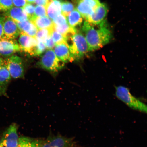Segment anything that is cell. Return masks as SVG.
<instances>
[{
  "mask_svg": "<svg viewBox=\"0 0 147 147\" xmlns=\"http://www.w3.org/2000/svg\"><path fill=\"white\" fill-rule=\"evenodd\" d=\"M88 47L89 52L101 48L109 43L112 38L111 31L106 20L98 25H93L86 21L82 27Z\"/></svg>",
  "mask_w": 147,
  "mask_h": 147,
  "instance_id": "1",
  "label": "cell"
},
{
  "mask_svg": "<svg viewBox=\"0 0 147 147\" xmlns=\"http://www.w3.org/2000/svg\"><path fill=\"white\" fill-rule=\"evenodd\" d=\"M67 43L74 60L81 59L89 52L85 36L78 30L72 36L67 38Z\"/></svg>",
  "mask_w": 147,
  "mask_h": 147,
  "instance_id": "2",
  "label": "cell"
},
{
  "mask_svg": "<svg viewBox=\"0 0 147 147\" xmlns=\"http://www.w3.org/2000/svg\"><path fill=\"white\" fill-rule=\"evenodd\" d=\"M115 95L117 98L131 109L147 113L146 105L134 96L127 88L123 86L116 87Z\"/></svg>",
  "mask_w": 147,
  "mask_h": 147,
  "instance_id": "3",
  "label": "cell"
},
{
  "mask_svg": "<svg viewBox=\"0 0 147 147\" xmlns=\"http://www.w3.org/2000/svg\"><path fill=\"white\" fill-rule=\"evenodd\" d=\"M65 63L59 59L53 49H48L38 62L42 68L52 72H57L63 68Z\"/></svg>",
  "mask_w": 147,
  "mask_h": 147,
  "instance_id": "4",
  "label": "cell"
},
{
  "mask_svg": "<svg viewBox=\"0 0 147 147\" xmlns=\"http://www.w3.org/2000/svg\"><path fill=\"white\" fill-rule=\"evenodd\" d=\"M42 147H82L78 144L74 139L63 136L58 134L49 136L47 139L43 140Z\"/></svg>",
  "mask_w": 147,
  "mask_h": 147,
  "instance_id": "5",
  "label": "cell"
},
{
  "mask_svg": "<svg viewBox=\"0 0 147 147\" xmlns=\"http://www.w3.org/2000/svg\"><path fill=\"white\" fill-rule=\"evenodd\" d=\"M11 76L14 79L22 78L24 69L22 59L16 55H12L5 61Z\"/></svg>",
  "mask_w": 147,
  "mask_h": 147,
  "instance_id": "6",
  "label": "cell"
},
{
  "mask_svg": "<svg viewBox=\"0 0 147 147\" xmlns=\"http://www.w3.org/2000/svg\"><path fill=\"white\" fill-rule=\"evenodd\" d=\"M18 127L15 123L11 125L3 134L0 142L4 147H16L17 146L18 136Z\"/></svg>",
  "mask_w": 147,
  "mask_h": 147,
  "instance_id": "7",
  "label": "cell"
},
{
  "mask_svg": "<svg viewBox=\"0 0 147 147\" xmlns=\"http://www.w3.org/2000/svg\"><path fill=\"white\" fill-rule=\"evenodd\" d=\"M20 49L32 56H35L38 41L35 37L20 34L18 39Z\"/></svg>",
  "mask_w": 147,
  "mask_h": 147,
  "instance_id": "8",
  "label": "cell"
},
{
  "mask_svg": "<svg viewBox=\"0 0 147 147\" xmlns=\"http://www.w3.org/2000/svg\"><path fill=\"white\" fill-rule=\"evenodd\" d=\"M21 51L17 41L3 36L0 39V55L4 56H11Z\"/></svg>",
  "mask_w": 147,
  "mask_h": 147,
  "instance_id": "9",
  "label": "cell"
},
{
  "mask_svg": "<svg viewBox=\"0 0 147 147\" xmlns=\"http://www.w3.org/2000/svg\"><path fill=\"white\" fill-rule=\"evenodd\" d=\"M5 16L3 25V36L9 39H15L20 34V30L13 20Z\"/></svg>",
  "mask_w": 147,
  "mask_h": 147,
  "instance_id": "10",
  "label": "cell"
},
{
  "mask_svg": "<svg viewBox=\"0 0 147 147\" xmlns=\"http://www.w3.org/2000/svg\"><path fill=\"white\" fill-rule=\"evenodd\" d=\"M108 12L107 6L101 3L86 20L93 25H98L105 21Z\"/></svg>",
  "mask_w": 147,
  "mask_h": 147,
  "instance_id": "11",
  "label": "cell"
},
{
  "mask_svg": "<svg viewBox=\"0 0 147 147\" xmlns=\"http://www.w3.org/2000/svg\"><path fill=\"white\" fill-rule=\"evenodd\" d=\"M54 49L57 57L64 63L72 62L74 60L67 42L55 45Z\"/></svg>",
  "mask_w": 147,
  "mask_h": 147,
  "instance_id": "12",
  "label": "cell"
},
{
  "mask_svg": "<svg viewBox=\"0 0 147 147\" xmlns=\"http://www.w3.org/2000/svg\"><path fill=\"white\" fill-rule=\"evenodd\" d=\"M11 77L5 62L4 61L0 67V95H6L7 87L11 80Z\"/></svg>",
  "mask_w": 147,
  "mask_h": 147,
  "instance_id": "13",
  "label": "cell"
},
{
  "mask_svg": "<svg viewBox=\"0 0 147 147\" xmlns=\"http://www.w3.org/2000/svg\"><path fill=\"white\" fill-rule=\"evenodd\" d=\"M15 22L20 30V34H25L35 38L38 29L30 20H28L22 22Z\"/></svg>",
  "mask_w": 147,
  "mask_h": 147,
  "instance_id": "14",
  "label": "cell"
},
{
  "mask_svg": "<svg viewBox=\"0 0 147 147\" xmlns=\"http://www.w3.org/2000/svg\"><path fill=\"white\" fill-rule=\"evenodd\" d=\"M47 16L52 20L61 14V3L60 0H50L46 8Z\"/></svg>",
  "mask_w": 147,
  "mask_h": 147,
  "instance_id": "15",
  "label": "cell"
},
{
  "mask_svg": "<svg viewBox=\"0 0 147 147\" xmlns=\"http://www.w3.org/2000/svg\"><path fill=\"white\" fill-rule=\"evenodd\" d=\"M5 16L10 17L15 22H22L29 20L23 9L19 7H13L5 13Z\"/></svg>",
  "mask_w": 147,
  "mask_h": 147,
  "instance_id": "16",
  "label": "cell"
},
{
  "mask_svg": "<svg viewBox=\"0 0 147 147\" xmlns=\"http://www.w3.org/2000/svg\"><path fill=\"white\" fill-rule=\"evenodd\" d=\"M38 29L44 28H51L54 26V24L50 18L47 16L43 17L35 16L30 20Z\"/></svg>",
  "mask_w": 147,
  "mask_h": 147,
  "instance_id": "17",
  "label": "cell"
},
{
  "mask_svg": "<svg viewBox=\"0 0 147 147\" xmlns=\"http://www.w3.org/2000/svg\"><path fill=\"white\" fill-rule=\"evenodd\" d=\"M76 9L86 20L94 11L91 5L85 0H78Z\"/></svg>",
  "mask_w": 147,
  "mask_h": 147,
  "instance_id": "18",
  "label": "cell"
},
{
  "mask_svg": "<svg viewBox=\"0 0 147 147\" xmlns=\"http://www.w3.org/2000/svg\"><path fill=\"white\" fill-rule=\"evenodd\" d=\"M66 18L69 26L76 29V27L82 24L84 18L76 9L70 13Z\"/></svg>",
  "mask_w": 147,
  "mask_h": 147,
  "instance_id": "19",
  "label": "cell"
},
{
  "mask_svg": "<svg viewBox=\"0 0 147 147\" xmlns=\"http://www.w3.org/2000/svg\"><path fill=\"white\" fill-rule=\"evenodd\" d=\"M54 28L55 30L61 34L66 39L72 36L77 31L76 29L70 26L67 23L60 25L54 24Z\"/></svg>",
  "mask_w": 147,
  "mask_h": 147,
  "instance_id": "20",
  "label": "cell"
},
{
  "mask_svg": "<svg viewBox=\"0 0 147 147\" xmlns=\"http://www.w3.org/2000/svg\"><path fill=\"white\" fill-rule=\"evenodd\" d=\"M54 28H44L38 29L35 38L38 41L45 42V40L51 36V33Z\"/></svg>",
  "mask_w": 147,
  "mask_h": 147,
  "instance_id": "21",
  "label": "cell"
},
{
  "mask_svg": "<svg viewBox=\"0 0 147 147\" xmlns=\"http://www.w3.org/2000/svg\"><path fill=\"white\" fill-rule=\"evenodd\" d=\"M74 9V7L72 3L67 1L61 3V14L66 17Z\"/></svg>",
  "mask_w": 147,
  "mask_h": 147,
  "instance_id": "22",
  "label": "cell"
},
{
  "mask_svg": "<svg viewBox=\"0 0 147 147\" xmlns=\"http://www.w3.org/2000/svg\"><path fill=\"white\" fill-rule=\"evenodd\" d=\"M51 36L55 45L64 42H67L66 38L64 37L60 33L57 32L55 29H53L51 33Z\"/></svg>",
  "mask_w": 147,
  "mask_h": 147,
  "instance_id": "23",
  "label": "cell"
},
{
  "mask_svg": "<svg viewBox=\"0 0 147 147\" xmlns=\"http://www.w3.org/2000/svg\"><path fill=\"white\" fill-rule=\"evenodd\" d=\"M13 7L12 0H0V11L7 12Z\"/></svg>",
  "mask_w": 147,
  "mask_h": 147,
  "instance_id": "24",
  "label": "cell"
},
{
  "mask_svg": "<svg viewBox=\"0 0 147 147\" xmlns=\"http://www.w3.org/2000/svg\"><path fill=\"white\" fill-rule=\"evenodd\" d=\"M23 8L29 20H31L36 16L34 13L35 7L34 5L28 3Z\"/></svg>",
  "mask_w": 147,
  "mask_h": 147,
  "instance_id": "25",
  "label": "cell"
},
{
  "mask_svg": "<svg viewBox=\"0 0 147 147\" xmlns=\"http://www.w3.org/2000/svg\"><path fill=\"white\" fill-rule=\"evenodd\" d=\"M34 13L36 17H43L47 16L45 7L42 5H37L35 8Z\"/></svg>",
  "mask_w": 147,
  "mask_h": 147,
  "instance_id": "26",
  "label": "cell"
},
{
  "mask_svg": "<svg viewBox=\"0 0 147 147\" xmlns=\"http://www.w3.org/2000/svg\"><path fill=\"white\" fill-rule=\"evenodd\" d=\"M33 139L27 137H21L18 140V144L16 147H27Z\"/></svg>",
  "mask_w": 147,
  "mask_h": 147,
  "instance_id": "27",
  "label": "cell"
},
{
  "mask_svg": "<svg viewBox=\"0 0 147 147\" xmlns=\"http://www.w3.org/2000/svg\"><path fill=\"white\" fill-rule=\"evenodd\" d=\"M47 49L45 43L41 41H38L37 45L35 56H39L45 52Z\"/></svg>",
  "mask_w": 147,
  "mask_h": 147,
  "instance_id": "28",
  "label": "cell"
},
{
  "mask_svg": "<svg viewBox=\"0 0 147 147\" xmlns=\"http://www.w3.org/2000/svg\"><path fill=\"white\" fill-rule=\"evenodd\" d=\"M54 24L60 25L67 23V18L63 14H61L53 20Z\"/></svg>",
  "mask_w": 147,
  "mask_h": 147,
  "instance_id": "29",
  "label": "cell"
},
{
  "mask_svg": "<svg viewBox=\"0 0 147 147\" xmlns=\"http://www.w3.org/2000/svg\"><path fill=\"white\" fill-rule=\"evenodd\" d=\"M44 43L47 49H53L54 48L55 46V44L53 41L51 36L48 37L45 40Z\"/></svg>",
  "mask_w": 147,
  "mask_h": 147,
  "instance_id": "30",
  "label": "cell"
},
{
  "mask_svg": "<svg viewBox=\"0 0 147 147\" xmlns=\"http://www.w3.org/2000/svg\"><path fill=\"white\" fill-rule=\"evenodd\" d=\"M43 140L33 139L27 147H42Z\"/></svg>",
  "mask_w": 147,
  "mask_h": 147,
  "instance_id": "31",
  "label": "cell"
},
{
  "mask_svg": "<svg viewBox=\"0 0 147 147\" xmlns=\"http://www.w3.org/2000/svg\"><path fill=\"white\" fill-rule=\"evenodd\" d=\"M13 3L16 7H23L27 4L26 0H12Z\"/></svg>",
  "mask_w": 147,
  "mask_h": 147,
  "instance_id": "32",
  "label": "cell"
},
{
  "mask_svg": "<svg viewBox=\"0 0 147 147\" xmlns=\"http://www.w3.org/2000/svg\"><path fill=\"white\" fill-rule=\"evenodd\" d=\"M91 5L94 10H95L101 3L99 0H85Z\"/></svg>",
  "mask_w": 147,
  "mask_h": 147,
  "instance_id": "33",
  "label": "cell"
},
{
  "mask_svg": "<svg viewBox=\"0 0 147 147\" xmlns=\"http://www.w3.org/2000/svg\"><path fill=\"white\" fill-rule=\"evenodd\" d=\"M5 16L0 15V39L3 36V25Z\"/></svg>",
  "mask_w": 147,
  "mask_h": 147,
  "instance_id": "34",
  "label": "cell"
},
{
  "mask_svg": "<svg viewBox=\"0 0 147 147\" xmlns=\"http://www.w3.org/2000/svg\"><path fill=\"white\" fill-rule=\"evenodd\" d=\"M50 0H35V3L36 5H42L44 6L45 8L48 5Z\"/></svg>",
  "mask_w": 147,
  "mask_h": 147,
  "instance_id": "35",
  "label": "cell"
},
{
  "mask_svg": "<svg viewBox=\"0 0 147 147\" xmlns=\"http://www.w3.org/2000/svg\"><path fill=\"white\" fill-rule=\"evenodd\" d=\"M27 3H28L29 4H32L35 2V0H26Z\"/></svg>",
  "mask_w": 147,
  "mask_h": 147,
  "instance_id": "36",
  "label": "cell"
},
{
  "mask_svg": "<svg viewBox=\"0 0 147 147\" xmlns=\"http://www.w3.org/2000/svg\"><path fill=\"white\" fill-rule=\"evenodd\" d=\"M3 61H3L2 58H1V57H0V67H1L2 65H3Z\"/></svg>",
  "mask_w": 147,
  "mask_h": 147,
  "instance_id": "37",
  "label": "cell"
},
{
  "mask_svg": "<svg viewBox=\"0 0 147 147\" xmlns=\"http://www.w3.org/2000/svg\"><path fill=\"white\" fill-rule=\"evenodd\" d=\"M0 147H4L3 146V145L2 144L1 142H0Z\"/></svg>",
  "mask_w": 147,
  "mask_h": 147,
  "instance_id": "38",
  "label": "cell"
},
{
  "mask_svg": "<svg viewBox=\"0 0 147 147\" xmlns=\"http://www.w3.org/2000/svg\"></svg>",
  "mask_w": 147,
  "mask_h": 147,
  "instance_id": "39",
  "label": "cell"
}]
</instances>
